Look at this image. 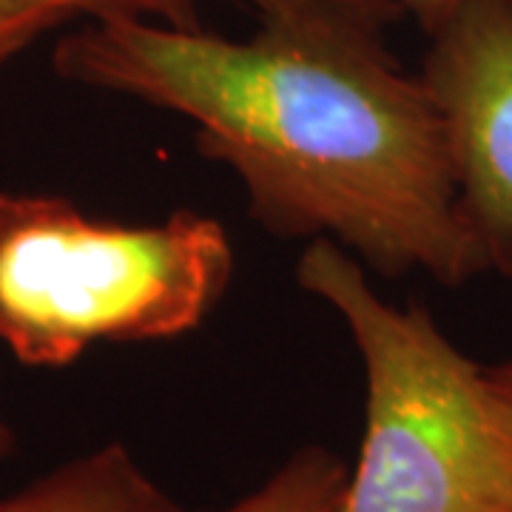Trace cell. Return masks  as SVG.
Returning a JSON list of instances; mask_svg holds the SVG:
<instances>
[{"label": "cell", "mask_w": 512, "mask_h": 512, "mask_svg": "<svg viewBox=\"0 0 512 512\" xmlns=\"http://www.w3.org/2000/svg\"><path fill=\"white\" fill-rule=\"evenodd\" d=\"M72 18L111 20L134 18L177 26V29H200V0H63Z\"/></svg>", "instance_id": "8"}, {"label": "cell", "mask_w": 512, "mask_h": 512, "mask_svg": "<svg viewBox=\"0 0 512 512\" xmlns=\"http://www.w3.org/2000/svg\"><path fill=\"white\" fill-rule=\"evenodd\" d=\"M12 450H15V436H12V430L0 421V461L9 456Z\"/></svg>", "instance_id": "11"}, {"label": "cell", "mask_w": 512, "mask_h": 512, "mask_svg": "<svg viewBox=\"0 0 512 512\" xmlns=\"http://www.w3.org/2000/svg\"><path fill=\"white\" fill-rule=\"evenodd\" d=\"M0 512H188L146 476L123 444H103L40 476Z\"/></svg>", "instance_id": "5"}, {"label": "cell", "mask_w": 512, "mask_h": 512, "mask_svg": "<svg viewBox=\"0 0 512 512\" xmlns=\"http://www.w3.org/2000/svg\"><path fill=\"white\" fill-rule=\"evenodd\" d=\"M296 282L345 319L365 367V436L339 512H512V416L487 367L421 305L384 302L330 239H311Z\"/></svg>", "instance_id": "2"}, {"label": "cell", "mask_w": 512, "mask_h": 512, "mask_svg": "<svg viewBox=\"0 0 512 512\" xmlns=\"http://www.w3.org/2000/svg\"><path fill=\"white\" fill-rule=\"evenodd\" d=\"M487 373H490V382H493L495 393H498V399L504 402L507 413L512 416V362L487 367Z\"/></svg>", "instance_id": "10"}, {"label": "cell", "mask_w": 512, "mask_h": 512, "mask_svg": "<svg viewBox=\"0 0 512 512\" xmlns=\"http://www.w3.org/2000/svg\"><path fill=\"white\" fill-rule=\"evenodd\" d=\"M69 20L63 0H0V66Z\"/></svg>", "instance_id": "7"}, {"label": "cell", "mask_w": 512, "mask_h": 512, "mask_svg": "<svg viewBox=\"0 0 512 512\" xmlns=\"http://www.w3.org/2000/svg\"><path fill=\"white\" fill-rule=\"evenodd\" d=\"M350 467L322 444H305L239 501L205 512H339Z\"/></svg>", "instance_id": "6"}, {"label": "cell", "mask_w": 512, "mask_h": 512, "mask_svg": "<svg viewBox=\"0 0 512 512\" xmlns=\"http://www.w3.org/2000/svg\"><path fill=\"white\" fill-rule=\"evenodd\" d=\"M399 3H402L404 12L416 20L427 35H433L441 23H447V20L453 18L467 0H399Z\"/></svg>", "instance_id": "9"}, {"label": "cell", "mask_w": 512, "mask_h": 512, "mask_svg": "<svg viewBox=\"0 0 512 512\" xmlns=\"http://www.w3.org/2000/svg\"><path fill=\"white\" fill-rule=\"evenodd\" d=\"M421 74L444 114L458 205L487 274L512 279V0H467L430 35Z\"/></svg>", "instance_id": "4"}, {"label": "cell", "mask_w": 512, "mask_h": 512, "mask_svg": "<svg viewBox=\"0 0 512 512\" xmlns=\"http://www.w3.org/2000/svg\"><path fill=\"white\" fill-rule=\"evenodd\" d=\"M234 245L214 217L123 225L63 197L0 194V345L66 367L97 345L197 330L228 293Z\"/></svg>", "instance_id": "3"}, {"label": "cell", "mask_w": 512, "mask_h": 512, "mask_svg": "<svg viewBox=\"0 0 512 512\" xmlns=\"http://www.w3.org/2000/svg\"><path fill=\"white\" fill-rule=\"evenodd\" d=\"M245 40L148 20H86L55 49L63 80L194 123L276 237L330 239L376 274L456 288L487 274L458 205L439 100L390 46L399 0H245Z\"/></svg>", "instance_id": "1"}]
</instances>
